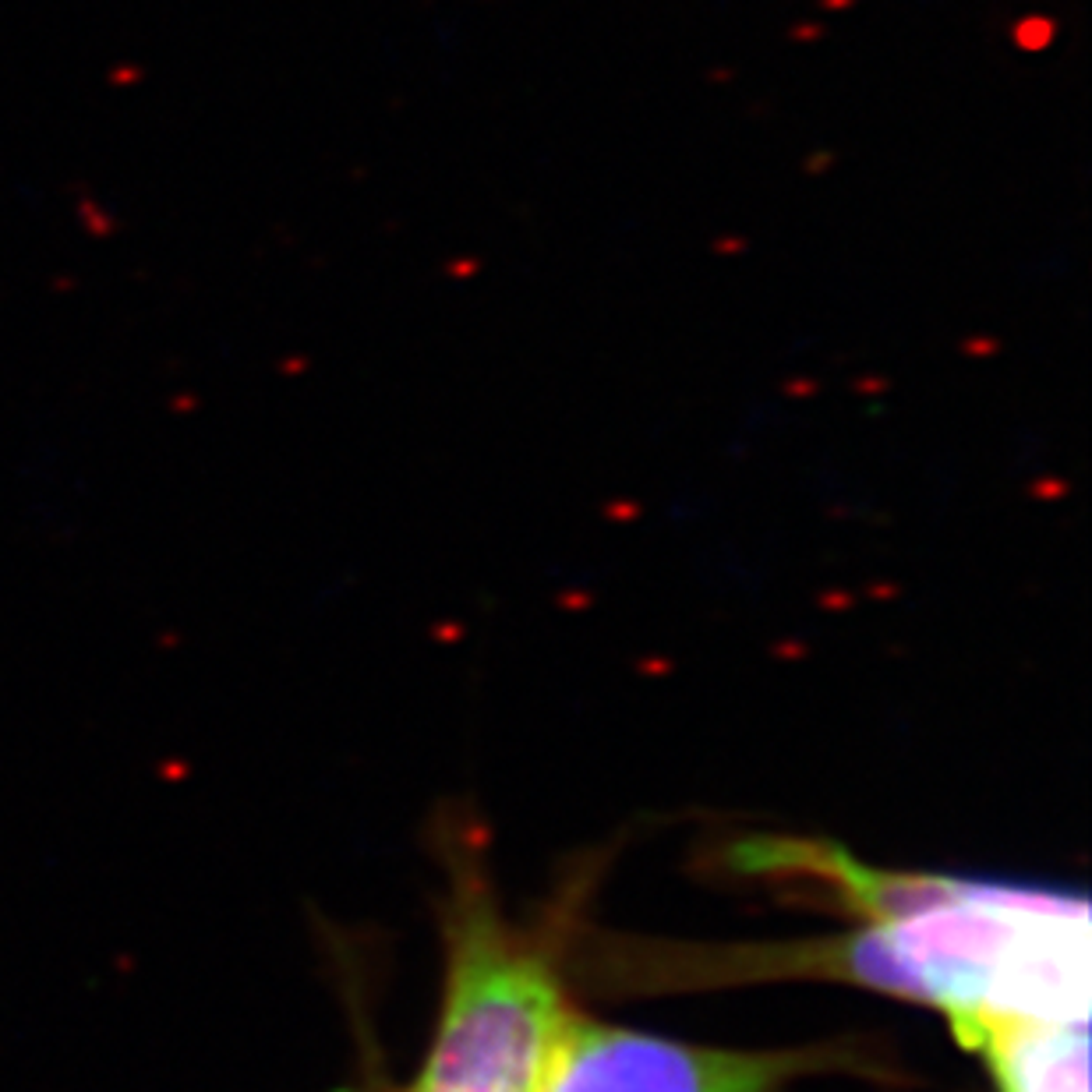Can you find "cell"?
Masks as SVG:
<instances>
[{
	"label": "cell",
	"instance_id": "obj_1",
	"mask_svg": "<svg viewBox=\"0 0 1092 1092\" xmlns=\"http://www.w3.org/2000/svg\"><path fill=\"white\" fill-rule=\"evenodd\" d=\"M746 870L827 881L863 916L845 937L789 951L796 973L831 975L944 1011L962 1043L993 1025L1089 1022V905L1053 891L888 874L831 845H742Z\"/></svg>",
	"mask_w": 1092,
	"mask_h": 1092
},
{
	"label": "cell",
	"instance_id": "obj_2",
	"mask_svg": "<svg viewBox=\"0 0 1092 1092\" xmlns=\"http://www.w3.org/2000/svg\"><path fill=\"white\" fill-rule=\"evenodd\" d=\"M442 1008L414 1092H541L573 1004L474 856L449 863Z\"/></svg>",
	"mask_w": 1092,
	"mask_h": 1092
},
{
	"label": "cell",
	"instance_id": "obj_3",
	"mask_svg": "<svg viewBox=\"0 0 1092 1092\" xmlns=\"http://www.w3.org/2000/svg\"><path fill=\"white\" fill-rule=\"evenodd\" d=\"M845 1064L834 1043L736 1051L597 1022L573 1011L541 1092H789Z\"/></svg>",
	"mask_w": 1092,
	"mask_h": 1092
},
{
	"label": "cell",
	"instance_id": "obj_4",
	"mask_svg": "<svg viewBox=\"0 0 1092 1092\" xmlns=\"http://www.w3.org/2000/svg\"><path fill=\"white\" fill-rule=\"evenodd\" d=\"M966 1047L983 1053L997 1092H1089L1085 1022L993 1025Z\"/></svg>",
	"mask_w": 1092,
	"mask_h": 1092
}]
</instances>
